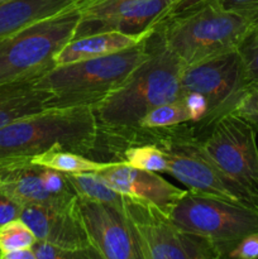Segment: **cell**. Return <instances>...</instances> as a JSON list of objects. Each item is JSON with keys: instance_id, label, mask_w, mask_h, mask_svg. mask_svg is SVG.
Returning <instances> with one entry per match:
<instances>
[{"instance_id": "6da1fadb", "label": "cell", "mask_w": 258, "mask_h": 259, "mask_svg": "<svg viewBox=\"0 0 258 259\" xmlns=\"http://www.w3.org/2000/svg\"><path fill=\"white\" fill-rule=\"evenodd\" d=\"M257 27L258 13L225 10L212 0L159 25L161 40L184 66L238 51Z\"/></svg>"}, {"instance_id": "7a4b0ae2", "label": "cell", "mask_w": 258, "mask_h": 259, "mask_svg": "<svg viewBox=\"0 0 258 259\" xmlns=\"http://www.w3.org/2000/svg\"><path fill=\"white\" fill-rule=\"evenodd\" d=\"M98 137L94 106L51 108L0 128V159L35 157L51 149L85 154Z\"/></svg>"}, {"instance_id": "3957f363", "label": "cell", "mask_w": 258, "mask_h": 259, "mask_svg": "<svg viewBox=\"0 0 258 259\" xmlns=\"http://www.w3.org/2000/svg\"><path fill=\"white\" fill-rule=\"evenodd\" d=\"M184 67V63L159 40L131 77L94 106L99 125H138L154 108L181 98L180 80Z\"/></svg>"}, {"instance_id": "277c9868", "label": "cell", "mask_w": 258, "mask_h": 259, "mask_svg": "<svg viewBox=\"0 0 258 259\" xmlns=\"http://www.w3.org/2000/svg\"><path fill=\"white\" fill-rule=\"evenodd\" d=\"M148 39L103 57L56 66L34 78L33 83L58 95L57 104L61 106H95L108 94L120 88L151 56Z\"/></svg>"}, {"instance_id": "5b68a950", "label": "cell", "mask_w": 258, "mask_h": 259, "mask_svg": "<svg viewBox=\"0 0 258 259\" xmlns=\"http://www.w3.org/2000/svg\"><path fill=\"white\" fill-rule=\"evenodd\" d=\"M80 20V8L73 7L0 39V86L34 80L55 67Z\"/></svg>"}, {"instance_id": "8992f818", "label": "cell", "mask_w": 258, "mask_h": 259, "mask_svg": "<svg viewBox=\"0 0 258 259\" xmlns=\"http://www.w3.org/2000/svg\"><path fill=\"white\" fill-rule=\"evenodd\" d=\"M168 219L182 232L202 238L220 249L258 233V210L186 192Z\"/></svg>"}, {"instance_id": "52a82bcc", "label": "cell", "mask_w": 258, "mask_h": 259, "mask_svg": "<svg viewBox=\"0 0 258 259\" xmlns=\"http://www.w3.org/2000/svg\"><path fill=\"white\" fill-rule=\"evenodd\" d=\"M210 161L258 210L257 132L232 113L215 119L209 136L199 143Z\"/></svg>"}, {"instance_id": "ba28073f", "label": "cell", "mask_w": 258, "mask_h": 259, "mask_svg": "<svg viewBox=\"0 0 258 259\" xmlns=\"http://www.w3.org/2000/svg\"><path fill=\"white\" fill-rule=\"evenodd\" d=\"M125 211L134 224L146 259H215L214 245L180 230L152 205L125 197Z\"/></svg>"}, {"instance_id": "9c48e42d", "label": "cell", "mask_w": 258, "mask_h": 259, "mask_svg": "<svg viewBox=\"0 0 258 259\" xmlns=\"http://www.w3.org/2000/svg\"><path fill=\"white\" fill-rule=\"evenodd\" d=\"M176 0H111L82 8L75 37L120 32L151 37L168 18Z\"/></svg>"}, {"instance_id": "30bf717a", "label": "cell", "mask_w": 258, "mask_h": 259, "mask_svg": "<svg viewBox=\"0 0 258 259\" xmlns=\"http://www.w3.org/2000/svg\"><path fill=\"white\" fill-rule=\"evenodd\" d=\"M244 88L239 51L185 66L180 80L181 95L197 93L204 96L209 108L207 116L214 119L234 108Z\"/></svg>"}, {"instance_id": "8fae6325", "label": "cell", "mask_w": 258, "mask_h": 259, "mask_svg": "<svg viewBox=\"0 0 258 259\" xmlns=\"http://www.w3.org/2000/svg\"><path fill=\"white\" fill-rule=\"evenodd\" d=\"M77 214L89 244L100 259H146L125 206L118 207L77 197Z\"/></svg>"}, {"instance_id": "7c38bea8", "label": "cell", "mask_w": 258, "mask_h": 259, "mask_svg": "<svg viewBox=\"0 0 258 259\" xmlns=\"http://www.w3.org/2000/svg\"><path fill=\"white\" fill-rule=\"evenodd\" d=\"M161 148L167 156L166 174L181 182L189 192L253 207L244 194L210 161L197 143L179 142Z\"/></svg>"}, {"instance_id": "4fadbf2b", "label": "cell", "mask_w": 258, "mask_h": 259, "mask_svg": "<svg viewBox=\"0 0 258 259\" xmlns=\"http://www.w3.org/2000/svg\"><path fill=\"white\" fill-rule=\"evenodd\" d=\"M96 175L114 191L132 200L152 205L166 217H168L172 207L187 192V190H181L162 179L156 172L142 171L126 166L123 159L115 166Z\"/></svg>"}, {"instance_id": "5bb4252c", "label": "cell", "mask_w": 258, "mask_h": 259, "mask_svg": "<svg viewBox=\"0 0 258 259\" xmlns=\"http://www.w3.org/2000/svg\"><path fill=\"white\" fill-rule=\"evenodd\" d=\"M28 225L38 242L68 249L90 248L85 232L75 207L47 206V205H24L20 218Z\"/></svg>"}, {"instance_id": "9a60e30c", "label": "cell", "mask_w": 258, "mask_h": 259, "mask_svg": "<svg viewBox=\"0 0 258 259\" xmlns=\"http://www.w3.org/2000/svg\"><path fill=\"white\" fill-rule=\"evenodd\" d=\"M42 166L32 161V157L0 159V191L9 195L23 206L47 205L62 209L75 207L77 199L65 201L53 197L46 190L42 181Z\"/></svg>"}, {"instance_id": "2e32d148", "label": "cell", "mask_w": 258, "mask_h": 259, "mask_svg": "<svg viewBox=\"0 0 258 259\" xmlns=\"http://www.w3.org/2000/svg\"><path fill=\"white\" fill-rule=\"evenodd\" d=\"M78 0H5L0 3V39L77 7Z\"/></svg>"}, {"instance_id": "e0dca14e", "label": "cell", "mask_w": 258, "mask_h": 259, "mask_svg": "<svg viewBox=\"0 0 258 259\" xmlns=\"http://www.w3.org/2000/svg\"><path fill=\"white\" fill-rule=\"evenodd\" d=\"M148 38L120 32H103L73 38L56 55L55 67L120 52L136 47Z\"/></svg>"}, {"instance_id": "ac0fdd59", "label": "cell", "mask_w": 258, "mask_h": 259, "mask_svg": "<svg viewBox=\"0 0 258 259\" xmlns=\"http://www.w3.org/2000/svg\"><path fill=\"white\" fill-rule=\"evenodd\" d=\"M55 95L37 88L33 80L0 86V128L51 109Z\"/></svg>"}, {"instance_id": "d6986e66", "label": "cell", "mask_w": 258, "mask_h": 259, "mask_svg": "<svg viewBox=\"0 0 258 259\" xmlns=\"http://www.w3.org/2000/svg\"><path fill=\"white\" fill-rule=\"evenodd\" d=\"M32 161L46 168H52L58 172L68 175L75 174H98L106 168L115 166L119 161L115 162H98L86 158L83 154L75 152L60 151V149H51L42 154L32 157Z\"/></svg>"}, {"instance_id": "ffe728a7", "label": "cell", "mask_w": 258, "mask_h": 259, "mask_svg": "<svg viewBox=\"0 0 258 259\" xmlns=\"http://www.w3.org/2000/svg\"><path fill=\"white\" fill-rule=\"evenodd\" d=\"M66 177L78 199L124 207L125 196L114 191L96 174H66Z\"/></svg>"}, {"instance_id": "44dd1931", "label": "cell", "mask_w": 258, "mask_h": 259, "mask_svg": "<svg viewBox=\"0 0 258 259\" xmlns=\"http://www.w3.org/2000/svg\"><path fill=\"white\" fill-rule=\"evenodd\" d=\"M191 121L190 113L181 98L171 103L157 106L147 113L139 121L138 126L142 129H158L179 125V124Z\"/></svg>"}, {"instance_id": "7402d4cb", "label": "cell", "mask_w": 258, "mask_h": 259, "mask_svg": "<svg viewBox=\"0 0 258 259\" xmlns=\"http://www.w3.org/2000/svg\"><path fill=\"white\" fill-rule=\"evenodd\" d=\"M124 162L126 166L142 171L166 174L167 156L159 146H139L126 149L124 154Z\"/></svg>"}, {"instance_id": "603a6c76", "label": "cell", "mask_w": 258, "mask_h": 259, "mask_svg": "<svg viewBox=\"0 0 258 259\" xmlns=\"http://www.w3.org/2000/svg\"><path fill=\"white\" fill-rule=\"evenodd\" d=\"M37 242L32 230L20 219L13 220L0 228V253L30 249Z\"/></svg>"}, {"instance_id": "cb8c5ba5", "label": "cell", "mask_w": 258, "mask_h": 259, "mask_svg": "<svg viewBox=\"0 0 258 259\" xmlns=\"http://www.w3.org/2000/svg\"><path fill=\"white\" fill-rule=\"evenodd\" d=\"M245 88L258 83V27L239 47Z\"/></svg>"}, {"instance_id": "d4e9b609", "label": "cell", "mask_w": 258, "mask_h": 259, "mask_svg": "<svg viewBox=\"0 0 258 259\" xmlns=\"http://www.w3.org/2000/svg\"><path fill=\"white\" fill-rule=\"evenodd\" d=\"M32 250L37 259H100L91 247L83 249H68L37 240Z\"/></svg>"}, {"instance_id": "484cf974", "label": "cell", "mask_w": 258, "mask_h": 259, "mask_svg": "<svg viewBox=\"0 0 258 259\" xmlns=\"http://www.w3.org/2000/svg\"><path fill=\"white\" fill-rule=\"evenodd\" d=\"M229 113L247 121L258 133V83L244 88L242 95Z\"/></svg>"}, {"instance_id": "4316f807", "label": "cell", "mask_w": 258, "mask_h": 259, "mask_svg": "<svg viewBox=\"0 0 258 259\" xmlns=\"http://www.w3.org/2000/svg\"><path fill=\"white\" fill-rule=\"evenodd\" d=\"M217 250V259H258V233Z\"/></svg>"}, {"instance_id": "83f0119b", "label": "cell", "mask_w": 258, "mask_h": 259, "mask_svg": "<svg viewBox=\"0 0 258 259\" xmlns=\"http://www.w3.org/2000/svg\"><path fill=\"white\" fill-rule=\"evenodd\" d=\"M181 99L189 110L191 121H200L206 118L209 108L204 96L197 93H185L181 95Z\"/></svg>"}, {"instance_id": "f1b7e54d", "label": "cell", "mask_w": 258, "mask_h": 259, "mask_svg": "<svg viewBox=\"0 0 258 259\" xmlns=\"http://www.w3.org/2000/svg\"><path fill=\"white\" fill-rule=\"evenodd\" d=\"M22 210L23 205L20 202L0 191V228L13 220L19 219Z\"/></svg>"}, {"instance_id": "f546056e", "label": "cell", "mask_w": 258, "mask_h": 259, "mask_svg": "<svg viewBox=\"0 0 258 259\" xmlns=\"http://www.w3.org/2000/svg\"><path fill=\"white\" fill-rule=\"evenodd\" d=\"M225 10L258 13V0H212Z\"/></svg>"}, {"instance_id": "4dcf8cb0", "label": "cell", "mask_w": 258, "mask_h": 259, "mask_svg": "<svg viewBox=\"0 0 258 259\" xmlns=\"http://www.w3.org/2000/svg\"><path fill=\"white\" fill-rule=\"evenodd\" d=\"M3 259H37L34 252L30 249H22V250H15V252L7 253V254H2Z\"/></svg>"}, {"instance_id": "1f68e13d", "label": "cell", "mask_w": 258, "mask_h": 259, "mask_svg": "<svg viewBox=\"0 0 258 259\" xmlns=\"http://www.w3.org/2000/svg\"><path fill=\"white\" fill-rule=\"evenodd\" d=\"M105 2H111V0H78L77 7L80 8V9H82V8L93 7V5H98Z\"/></svg>"}, {"instance_id": "d6a6232c", "label": "cell", "mask_w": 258, "mask_h": 259, "mask_svg": "<svg viewBox=\"0 0 258 259\" xmlns=\"http://www.w3.org/2000/svg\"><path fill=\"white\" fill-rule=\"evenodd\" d=\"M0 259H3V255H2V253H0Z\"/></svg>"}, {"instance_id": "836d02e7", "label": "cell", "mask_w": 258, "mask_h": 259, "mask_svg": "<svg viewBox=\"0 0 258 259\" xmlns=\"http://www.w3.org/2000/svg\"><path fill=\"white\" fill-rule=\"evenodd\" d=\"M2 2H5V0H0V3H2Z\"/></svg>"}]
</instances>
